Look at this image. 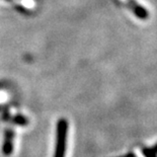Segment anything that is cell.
Listing matches in <instances>:
<instances>
[{"label": "cell", "instance_id": "obj_7", "mask_svg": "<svg viewBox=\"0 0 157 157\" xmlns=\"http://www.w3.org/2000/svg\"><path fill=\"white\" fill-rule=\"evenodd\" d=\"M121 157H136V155L134 154V153H127V154H125V155H123V156H121Z\"/></svg>", "mask_w": 157, "mask_h": 157}, {"label": "cell", "instance_id": "obj_1", "mask_svg": "<svg viewBox=\"0 0 157 157\" xmlns=\"http://www.w3.org/2000/svg\"><path fill=\"white\" fill-rule=\"evenodd\" d=\"M68 123L66 120L61 119L57 125V137L54 157H65L66 146H67Z\"/></svg>", "mask_w": 157, "mask_h": 157}, {"label": "cell", "instance_id": "obj_2", "mask_svg": "<svg viewBox=\"0 0 157 157\" xmlns=\"http://www.w3.org/2000/svg\"><path fill=\"white\" fill-rule=\"evenodd\" d=\"M122 4L126 6L127 8H129L134 13V15H136L140 19H147L149 17L148 10L145 7H143L142 5H140L135 0H125L124 2H122Z\"/></svg>", "mask_w": 157, "mask_h": 157}, {"label": "cell", "instance_id": "obj_6", "mask_svg": "<svg viewBox=\"0 0 157 157\" xmlns=\"http://www.w3.org/2000/svg\"><path fill=\"white\" fill-rule=\"evenodd\" d=\"M9 96L10 94H9L8 89L5 88L4 86H0V105L7 101Z\"/></svg>", "mask_w": 157, "mask_h": 157}, {"label": "cell", "instance_id": "obj_4", "mask_svg": "<svg viewBox=\"0 0 157 157\" xmlns=\"http://www.w3.org/2000/svg\"><path fill=\"white\" fill-rule=\"evenodd\" d=\"M4 143H3L2 151L3 154L8 156L12 153L13 150V138H14V134L11 130H7L4 134Z\"/></svg>", "mask_w": 157, "mask_h": 157}, {"label": "cell", "instance_id": "obj_5", "mask_svg": "<svg viewBox=\"0 0 157 157\" xmlns=\"http://www.w3.org/2000/svg\"><path fill=\"white\" fill-rule=\"evenodd\" d=\"M142 154L145 157H157V144L150 148H142Z\"/></svg>", "mask_w": 157, "mask_h": 157}, {"label": "cell", "instance_id": "obj_3", "mask_svg": "<svg viewBox=\"0 0 157 157\" xmlns=\"http://www.w3.org/2000/svg\"><path fill=\"white\" fill-rule=\"evenodd\" d=\"M25 12H32L38 7V0H6Z\"/></svg>", "mask_w": 157, "mask_h": 157}]
</instances>
